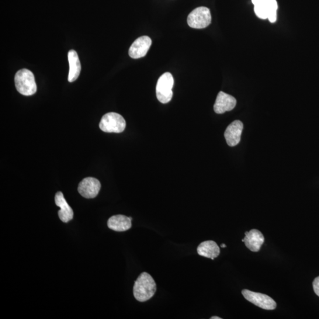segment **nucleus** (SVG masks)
Masks as SVG:
<instances>
[{"mask_svg":"<svg viewBox=\"0 0 319 319\" xmlns=\"http://www.w3.org/2000/svg\"><path fill=\"white\" fill-rule=\"evenodd\" d=\"M157 287L152 277L147 273H143L135 282L133 288L134 296L136 299L144 302L151 299L155 294Z\"/></svg>","mask_w":319,"mask_h":319,"instance_id":"1","label":"nucleus"},{"mask_svg":"<svg viewBox=\"0 0 319 319\" xmlns=\"http://www.w3.org/2000/svg\"><path fill=\"white\" fill-rule=\"evenodd\" d=\"M16 88L21 94L31 96L37 91L35 78L32 72L27 69H21L15 78Z\"/></svg>","mask_w":319,"mask_h":319,"instance_id":"2","label":"nucleus"},{"mask_svg":"<svg viewBox=\"0 0 319 319\" xmlns=\"http://www.w3.org/2000/svg\"><path fill=\"white\" fill-rule=\"evenodd\" d=\"M126 127V120L120 114L116 113L105 114L99 123L100 129L105 133H122Z\"/></svg>","mask_w":319,"mask_h":319,"instance_id":"3","label":"nucleus"},{"mask_svg":"<svg viewBox=\"0 0 319 319\" xmlns=\"http://www.w3.org/2000/svg\"><path fill=\"white\" fill-rule=\"evenodd\" d=\"M174 78L171 73L166 72L159 78L156 85V96L160 102L163 103L171 101L173 93Z\"/></svg>","mask_w":319,"mask_h":319,"instance_id":"4","label":"nucleus"},{"mask_svg":"<svg viewBox=\"0 0 319 319\" xmlns=\"http://www.w3.org/2000/svg\"><path fill=\"white\" fill-rule=\"evenodd\" d=\"M187 20L188 25L192 28H206L211 22L210 10L206 7H199L189 14Z\"/></svg>","mask_w":319,"mask_h":319,"instance_id":"5","label":"nucleus"},{"mask_svg":"<svg viewBox=\"0 0 319 319\" xmlns=\"http://www.w3.org/2000/svg\"><path fill=\"white\" fill-rule=\"evenodd\" d=\"M242 295L245 299L264 310H275L277 306L276 301L266 294L253 292L245 289L242 291Z\"/></svg>","mask_w":319,"mask_h":319,"instance_id":"6","label":"nucleus"},{"mask_svg":"<svg viewBox=\"0 0 319 319\" xmlns=\"http://www.w3.org/2000/svg\"><path fill=\"white\" fill-rule=\"evenodd\" d=\"M100 187L101 185L98 179L89 177L79 183L78 190L85 198L93 199L98 195Z\"/></svg>","mask_w":319,"mask_h":319,"instance_id":"7","label":"nucleus"},{"mask_svg":"<svg viewBox=\"0 0 319 319\" xmlns=\"http://www.w3.org/2000/svg\"><path fill=\"white\" fill-rule=\"evenodd\" d=\"M151 39L147 36L138 38L132 44L129 49V56L133 59L143 58L147 55L151 47Z\"/></svg>","mask_w":319,"mask_h":319,"instance_id":"8","label":"nucleus"},{"mask_svg":"<svg viewBox=\"0 0 319 319\" xmlns=\"http://www.w3.org/2000/svg\"><path fill=\"white\" fill-rule=\"evenodd\" d=\"M236 105L237 100L234 96L221 91L218 93L214 109L217 114H221L230 112L235 108Z\"/></svg>","mask_w":319,"mask_h":319,"instance_id":"9","label":"nucleus"},{"mask_svg":"<svg viewBox=\"0 0 319 319\" xmlns=\"http://www.w3.org/2000/svg\"><path fill=\"white\" fill-rule=\"evenodd\" d=\"M244 125L241 121L236 120L229 126L225 132V138L229 146L234 147L241 141Z\"/></svg>","mask_w":319,"mask_h":319,"instance_id":"10","label":"nucleus"},{"mask_svg":"<svg viewBox=\"0 0 319 319\" xmlns=\"http://www.w3.org/2000/svg\"><path fill=\"white\" fill-rule=\"evenodd\" d=\"M245 235L242 241L244 242L246 247L252 252L259 251L265 240L261 232L257 230H252L246 232Z\"/></svg>","mask_w":319,"mask_h":319,"instance_id":"11","label":"nucleus"},{"mask_svg":"<svg viewBox=\"0 0 319 319\" xmlns=\"http://www.w3.org/2000/svg\"><path fill=\"white\" fill-rule=\"evenodd\" d=\"M55 199L57 205L61 208V210L58 211L59 217L64 223H68L74 218V211L69 205L67 200L65 199L63 193L61 192L57 193Z\"/></svg>","mask_w":319,"mask_h":319,"instance_id":"12","label":"nucleus"},{"mask_svg":"<svg viewBox=\"0 0 319 319\" xmlns=\"http://www.w3.org/2000/svg\"><path fill=\"white\" fill-rule=\"evenodd\" d=\"M131 217L117 215L110 218L107 224L111 230L117 232H124L130 230L131 228Z\"/></svg>","mask_w":319,"mask_h":319,"instance_id":"13","label":"nucleus"},{"mask_svg":"<svg viewBox=\"0 0 319 319\" xmlns=\"http://www.w3.org/2000/svg\"><path fill=\"white\" fill-rule=\"evenodd\" d=\"M68 57L69 64L68 81L73 82L78 79L81 73V62H80L77 52L74 50L69 51Z\"/></svg>","mask_w":319,"mask_h":319,"instance_id":"14","label":"nucleus"},{"mask_svg":"<svg viewBox=\"0 0 319 319\" xmlns=\"http://www.w3.org/2000/svg\"><path fill=\"white\" fill-rule=\"evenodd\" d=\"M197 253L200 256L214 259L220 254L219 246L214 241H206L202 242L197 248Z\"/></svg>","mask_w":319,"mask_h":319,"instance_id":"15","label":"nucleus"},{"mask_svg":"<svg viewBox=\"0 0 319 319\" xmlns=\"http://www.w3.org/2000/svg\"><path fill=\"white\" fill-rule=\"evenodd\" d=\"M264 4L268 12V19L270 22L274 23L277 20V11L278 5L276 0H264Z\"/></svg>","mask_w":319,"mask_h":319,"instance_id":"16","label":"nucleus"},{"mask_svg":"<svg viewBox=\"0 0 319 319\" xmlns=\"http://www.w3.org/2000/svg\"><path fill=\"white\" fill-rule=\"evenodd\" d=\"M254 12L259 19L264 20L268 18V12L264 4V0L254 6Z\"/></svg>","mask_w":319,"mask_h":319,"instance_id":"17","label":"nucleus"},{"mask_svg":"<svg viewBox=\"0 0 319 319\" xmlns=\"http://www.w3.org/2000/svg\"><path fill=\"white\" fill-rule=\"evenodd\" d=\"M313 287L314 293L319 297V276L313 281Z\"/></svg>","mask_w":319,"mask_h":319,"instance_id":"18","label":"nucleus"},{"mask_svg":"<svg viewBox=\"0 0 319 319\" xmlns=\"http://www.w3.org/2000/svg\"><path fill=\"white\" fill-rule=\"evenodd\" d=\"M263 1V0H252V4L255 6L256 5L259 4V3H261Z\"/></svg>","mask_w":319,"mask_h":319,"instance_id":"19","label":"nucleus"},{"mask_svg":"<svg viewBox=\"0 0 319 319\" xmlns=\"http://www.w3.org/2000/svg\"><path fill=\"white\" fill-rule=\"evenodd\" d=\"M221 317H218V316H212L210 317V319H221Z\"/></svg>","mask_w":319,"mask_h":319,"instance_id":"20","label":"nucleus"},{"mask_svg":"<svg viewBox=\"0 0 319 319\" xmlns=\"http://www.w3.org/2000/svg\"><path fill=\"white\" fill-rule=\"evenodd\" d=\"M221 247L222 248H225V247H227V245L224 244H221Z\"/></svg>","mask_w":319,"mask_h":319,"instance_id":"21","label":"nucleus"}]
</instances>
